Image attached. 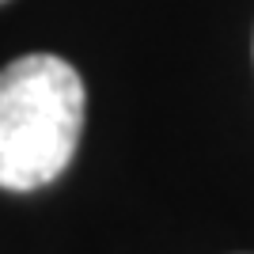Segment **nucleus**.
Listing matches in <instances>:
<instances>
[{
  "instance_id": "obj_2",
  "label": "nucleus",
  "mask_w": 254,
  "mask_h": 254,
  "mask_svg": "<svg viewBox=\"0 0 254 254\" xmlns=\"http://www.w3.org/2000/svg\"><path fill=\"white\" fill-rule=\"evenodd\" d=\"M0 4H4V0H0Z\"/></svg>"
},
{
  "instance_id": "obj_1",
  "label": "nucleus",
  "mask_w": 254,
  "mask_h": 254,
  "mask_svg": "<svg viewBox=\"0 0 254 254\" xmlns=\"http://www.w3.org/2000/svg\"><path fill=\"white\" fill-rule=\"evenodd\" d=\"M84 103L64 57L27 53L0 68V190H38L72 163Z\"/></svg>"
}]
</instances>
